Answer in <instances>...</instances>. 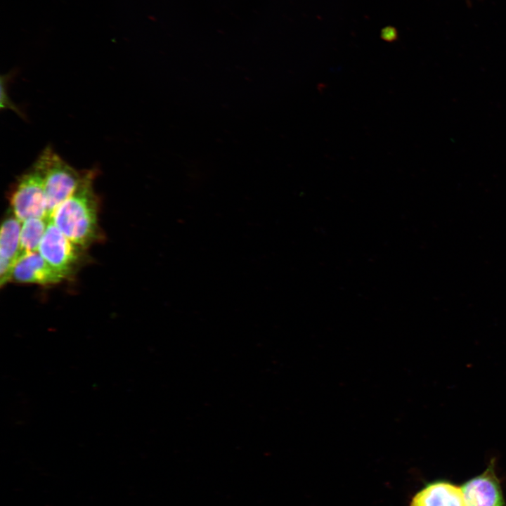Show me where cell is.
<instances>
[{
    "label": "cell",
    "instance_id": "5b68a950",
    "mask_svg": "<svg viewBox=\"0 0 506 506\" xmlns=\"http://www.w3.org/2000/svg\"><path fill=\"white\" fill-rule=\"evenodd\" d=\"M466 506H505L500 483L493 462L461 486Z\"/></svg>",
    "mask_w": 506,
    "mask_h": 506
},
{
    "label": "cell",
    "instance_id": "9c48e42d",
    "mask_svg": "<svg viewBox=\"0 0 506 506\" xmlns=\"http://www.w3.org/2000/svg\"><path fill=\"white\" fill-rule=\"evenodd\" d=\"M48 221L49 219L46 218H31L22 222L20 256L26 253L38 252Z\"/></svg>",
    "mask_w": 506,
    "mask_h": 506
},
{
    "label": "cell",
    "instance_id": "52a82bcc",
    "mask_svg": "<svg viewBox=\"0 0 506 506\" xmlns=\"http://www.w3.org/2000/svg\"><path fill=\"white\" fill-rule=\"evenodd\" d=\"M22 222L11 211L3 220L0 233V283L11 280L13 267L20 257Z\"/></svg>",
    "mask_w": 506,
    "mask_h": 506
},
{
    "label": "cell",
    "instance_id": "3957f363",
    "mask_svg": "<svg viewBox=\"0 0 506 506\" xmlns=\"http://www.w3.org/2000/svg\"><path fill=\"white\" fill-rule=\"evenodd\" d=\"M9 199L11 212L21 222L31 218L48 219L43 177L34 164L17 179Z\"/></svg>",
    "mask_w": 506,
    "mask_h": 506
},
{
    "label": "cell",
    "instance_id": "8992f818",
    "mask_svg": "<svg viewBox=\"0 0 506 506\" xmlns=\"http://www.w3.org/2000/svg\"><path fill=\"white\" fill-rule=\"evenodd\" d=\"M67 277L50 265L39 253L20 255L13 269L11 280L20 283L50 286L61 283Z\"/></svg>",
    "mask_w": 506,
    "mask_h": 506
},
{
    "label": "cell",
    "instance_id": "6da1fadb",
    "mask_svg": "<svg viewBox=\"0 0 506 506\" xmlns=\"http://www.w3.org/2000/svg\"><path fill=\"white\" fill-rule=\"evenodd\" d=\"M96 174L95 169L84 171L76 190L49 216V220L67 238L83 248L88 247L100 238L98 200L93 187Z\"/></svg>",
    "mask_w": 506,
    "mask_h": 506
},
{
    "label": "cell",
    "instance_id": "ba28073f",
    "mask_svg": "<svg viewBox=\"0 0 506 506\" xmlns=\"http://www.w3.org/2000/svg\"><path fill=\"white\" fill-rule=\"evenodd\" d=\"M410 506H466V504L460 487L446 481H436L420 490Z\"/></svg>",
    "mask_w": 506,
    "mask_h": 506
},
{
    "label": "cell",
    "instance_id": "7a4b0ae2",
    "mask_svg": "<svg viewBox=\"0 0 506 506\" xmlns=\"http://www.w3.org/2000/svg\"><path fill=\"white\" fill-rule=\"evenodd\" d=\"M34 164L43 177L49 219L54 209L78 188L84 171L76 170L50 147L42 151Z\"/></svg>",
    "mask_w": 506,
    "mask_h": 506
},
{
    "label": "cell",
    "instance_id": "277c9868",
    "mask_svg": "<svg viewBox=\"0 0 506 506\" xmlns=\"http://www.w3.org/2000/svg\"><path fill=\"white\" fill-rule=\"evenodd\" d=\"M84 250L48 221L38 252L50 265L68 278L84 259Z\"/></svg>",
    "mask_w": 506,
    "mask_h": 506
}]
</instances>
